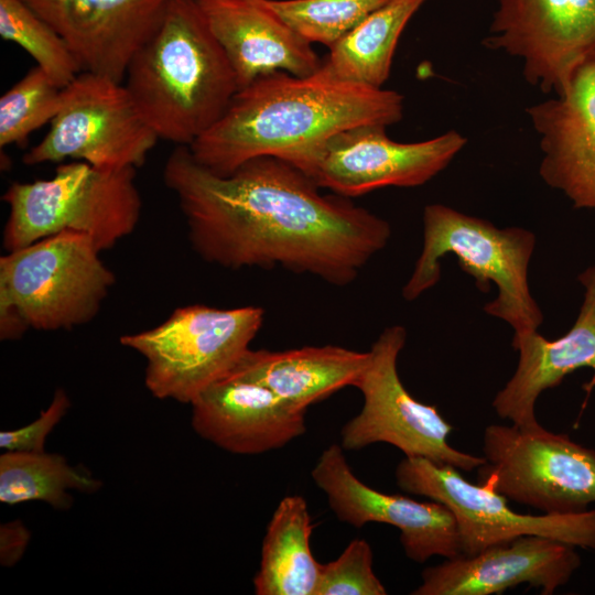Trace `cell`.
<instances>
[{
  "instance_id": "obj_1",
  "label": "cell",
  "mask_w": 595,
  "mask_h": 595,
  "mask_svg": "<svg viewBox=\"0 0 595 595\" xmlns=\"http://www.w3.org/2000/svg\"><path fill=\"white\" fill-rule=\"evenodd\" d=\"M192 249L221 268L281 267L336 286L354 282L391 237L387 220L350 198L322 194L303 171L259 156L228 175L176 145L163 169Z\"/></svg>"
},
{
  "instance_id": "obj_2",
  "label": "cell",
  "mask_w": 595,
  "mask_h": 595,
  "mask_svg": "<svg viewBox=\"0 0 595 595\" xmlns=\"http://www.w3.org/2000/svg\"><path fill=\"white\" fill-rule=\"evenodd\" d=\"M321 67V66H320ZM403 116V96L335 79L274 72L238 89L221 118L190 147L218 175L275 156L294 163L333 134L359 125L389 127Z\"/></svg>"
},
{
  "instance_id": "obj_3",
  "label": "cell",
  "mask_w": 595,
  "mask_h": 595,
  "mask_svg": "<svg viewBox=\"0 0 595 595\" xmlns=\"http://www.w3.org/2000/svg\"><path fill=\"white\" fill-rule=\"evenodd\" d=\"M125 79L158 138L184 147L221 118L239 89L197 0H170L160 26L136 53Z\"/></svg>"
},
{
  "instance_id": "obj_4",
  "label": "cell",
  "mask_w": 595,
  "mask_h": 595,
  "mask_svg": "<svg viewBox=\"0 0 595 595\" xmlns=\"http://www.w3.org/2000/svg\"><path fill=\"white\" fill-rule=\"evenodd\" d=\"M85 234L64 230L0 258V338L93 321L116 279Z\"/></svg>"
},
{
  "instance_id": "obj_5",
  "label": "cell",
  "mask_w": 595,
  "mask_h": 595,
  "mask_svg": "<svg viewBox=\"0 0 595 595\" xmlns=\"http://www.w3.org/2000/svg\"><path fill=\"white\" fill-rule=\"evenodd\" d=\"M422 220L423 247L402 289L404 300L413 301L432 289L441 278V259L454 255L482 292L495 283L498 294L484 306L487 314L509 324L515 335L538 331L543 315L528 280L537 240L533 232L522 227L498 228L443 204L426 205Z\"/></svg>"
},
{
  "instance_id": "obj_6",
  "label": "cell",
  "mask_w": 595,
  "mask_h": 595,
  "mask_svg": "<svg viewBox=\"0 0 595 595\" xmlns=\"http://www.w3.org/2000/svg\"><path fill=\"white\" fill-rule=\"evenodd\" d=\"M136 169L99 170L84 161L62 162L52 177L14 182L2 201L9 216L2 234L6 251L74 230L91 238L101 252L131 235L142 202Z\"/></svg>"
},
{
  "instance_id": "obj_7",
  "label": "cell",
  "mask_w": 595,
  "mask_h": 595,
  "mask_svg": "<svg viewBox=\"0 0 595 595\" xmlns=\"http://www.w3.org/2000/svg\"><path fill=\"white\" fill-rule=\"evenodd\" d=\"M263 321L260 306L191 304L175 309L155 327L122 335L119 342L145 359L144 385L154 398L191 404L207 387L229 376Z\"/></svg>"
},
{
  "instance_id": "obj_8",
  "label": "cell",
  "mask_w": 595,
  "mask_h": 595,
  "mask_svg": "<svg viewBox=\"0 0 595 595\" xmlns=\"http://www.w3.org/2000/svg\"><path fill=\"white\" fill-rule=\"evenodd\" d=\"M480 484L542 513L587 510L595 502V451L541 425L490 424L483 434Z\"/></svg>"
},
{
  "instance_id": "obj_9",
  "label": "cell",
  "mask_w": 595,
  "mask_h": 595,
  "mask_svg": "<svg viewBox=\"0 0 595 595\" xmlns=\"http://www.w3.org/2000/svg\"><path fill=\"white\" fill-rule=\"evenodd\" d=\"M407 340L402 325L386 327L371 345L369 361L356 388L364 397L360 412L340 430L344 451H359L375 443H388L405 457H423L470 472L485 463L453 447L452 425L434 405L418 401L398 374V357Z\"/></svg>"
},
{
  "instance_id": "obj_10",
  "label": "cell",
  "mask_w": 595,
  "mask_h": 595,
  "mask_svg": "<svg viewBox=\"0 0 595 595\" xmlns=\"http://www.w3.org/2000/svg\"><path fill=\"white\" fill-rule=\"evenodd\" d=\"M158 140L123 83L80 72L63 88L48 132L22 161L36 165L72 159L106 171L137 169Z\"/></svg>"
},
{
  "instance_id": "obj_11",
  "label": "cell",
  "mask_w": 595,
  "mask_h": 595,
  "mask_svg": "<svg viewBox=\"0 0 595 595\" xmlns=\"http://www.w3.org/2000/svg\"><path fill=\"white\" fill-rule=\"evenodd\" d=\"M400 489L445 505L453 513L462 555L521 536H543L575 548L595 550V509L564 515L512 510L489 484H473L457 468L423 457H404L396 468Z\"/></svg>"
},
{
  "instance_id": "obj_12",
  "label": "cell",
  "mask_w": 595,
  "mask_h": 595,
  "mask_svg": "<svg viewBox=\"0 0 595 595\" xmlns=\"http://www.w3.org/2000/svg\"><path fill=\"white\" fill-rule=\"evenodd\" d=\"M382 125H359L339 131L293 164L321 188L357 197L388 186L425 184L454 160L467 139L455 130L418 142L389 138Z\"/></svg>"
},
{
  "instance_id": "obj_13",
  "label": "cell",
  "mask_w": 595,
  "mask_h": 595,
  "mask_svg": "<svg viewBox=\"0 0 595 595\" xmlns=\"http://www.w3.org/2000/svg\"><path fill=\"white\" fill-rule=\"evenodd\" d=\"M484 44L518 58L528 84L556 95L595 57V0H497Z\"/></svg>"
},
{
  "instance_id": "obj_14",
  "label": "cell",
  "mask_w": 595,
  "mask_h": 595,
  "mask_svg": "<svg viewBox=\"0 0 595 595\" xmlns=\"http://www.w3.org/2000/svg\"><path fill=\"white\" fill-rule=\"evenodd\" d=\"M311 476L326 494L339 521L358 529L369 522L399 529L401 545L410 560L424 563L432 556L462 555L456 521L445 505L369 487L353 473L340 445L332 444L322 452Z\"/></svg>"
},
{
  "instance_id": "obj_15",
  "label": "cell",
  "mask_w": 595,
  "mask_h": 595,
  "mask_svg": "<svg viewBox=\"0 0 595 595\" xmlns=\"http://www.w3.org/2000/svg\"><path fill=\"white\" fill-rule=\"evenodd\" d=\"M67 44L80 72L122 83L170 0H22Z\"/></svg>"
},
{
  "instance_id": "obj_16",
  "label": "cell",
  "mask_w": 595,
  "mask_h": 595,
  "mask_svg": "<svg viewBox=\"0 0 595 595\" xmlns=\"http://www.w3.org/2000/svg\"><path fill=\"white\" fill-rule=\"evenodd\" d=\"M575 547L543 536H521L422 572L412 595H494L520 584L552 595L581 566Z\"/></svg>"
},
{
  "instance_id": "obj_17",
  "label": "cell",
  "mask_w": 595,
  "mask_h": 595,
  "mask_svg": "<svg viewBox=\"0 0 595 595\" xmlns=\"http://www.w3.org/2000/svg\"><path fill=\"white\" fill-rule=\"evenodd\" d=\"M527 112L539 136L541 178L574 208L595 212V57Z\"/></svg>"
},
{
  "instance_id": "obj_18",
  "label": "cell",
  "mask_w": 595,
  "mask_h": 595,
  "mask_svg": "<svg viewBox=\"0 0 595 595\" xmlns=\"http://www.w3.org/2000/svg\"><path fill=\"white\" fill-rule=\"evenodd\" d=\"M191 407L196 434L232 454L278 450L306 432V411L262 385L232 376L207 387Z\"/></svg>"
},
{
  "instance_id": "obj_19",
  "label": "cell",
  "mask_w": 595,
  "mask_h": 595,
  "mask_svg": "<svg viewBox=\"0 0 595 595\" xmlns=\"http://www.w3.org/2000/svg\"><path fill=\"white\" fill-rule=\"evenodd\" d=\"M244 88L274 72L309 76L322 58L267 0H197Z\"/></svg>"
},
{
  "instance_id": "obj_20",
  "label": "cell",
  "mask_w": 595,
  "mask_h": 595,
  "mask_svg": "<svg viewBox=\"0 0 595 595\" xmlns=\"http://www.w3.org/2000/svg\"><path fill=\"white\" fill-rule=\"evenodd\" d=\"M578 281L585 290L584 300L567 333L554 340L538 331L513 336L512 347L519 360L493 401L499 418L523 429L538 428L534 408L539 396L577 369L595 370V266L584 270Z\"/></svg>"
},
{
  "instance_id": "obj_21",
  "label": "cell",
  "mask_w": 595,
  "mask_h": 595,
  "mask_svg": "<svg viewBox=\"0 0 595 595\" xmlns=\"http://www.w3.org/2000/svg\"><path fill=\"white\" fill-rule=\"evenodd\" d=\"M369 361V351L335 345L286 350L248 349L229 376L262 385L298 409L355 387Z\"/></svg>"
},
{
  "instance_id": "obj_22",
  "label": "cell",
  "mask_w": 595,
  "mask_h": 595,
  "mask_svg": "<svg viewBox=\"0 0 595 595\" xmlns=\"http://www.w3.org/2000/svg\"><path fill=\"white\" fill-rule=\"evenodd\" d=\"M313 529L307 502L301 495L280 500L262 541L253 577L257 595H314L320 562L310 548Z\"/></svg>"
},
{
  "instance_id": "obj_23",
  "label": "cell",
  "mask_w": 595,
  "mask_h": 595,
  "mask_svg": "<svg viewBox=\"0 0 595 595\" xmlns=\"http://www.w3.org/2000/svg\"><path fill=\"white\" fill-rule=\"evenodd\" d=\"M426 0H390L329 47L321 69L331 77L383 88L399 39Z\"/></svg>"
},
{
  "instance_id": "obj_24",
  "label": "cell",
  "mask_w": 595,
  "mask_h": 595,
  "mask_svg": "<svg viewBox=\"0 0 595 595\" xmlns=\"http://www.w3.org/2000/svg\"><path fill=\"white\" fill-rule=\"evenodd\" d=\"M101 487V480L61 454L4 451L0 455V501L6 505L40 500L68 510L74 502L69 490L94 494Z\"/></svg>"
},
{
  "instance_id": "obj_25",
  "label": "cell",
  "mask_w": 595,
  "mask_h": 595,
  "mask_svg": "<svg viewBox=\"0 0 595 595\" xmlns=\"http://www.w3.org/2000/svg\"><path fill=\"white\" fill-rule=\"evenodd\" d=\"M0 35L25 50L62 88L80 73L64 40L22 0H0Z\"/></svg>"
},
{
  "instance_id": "obj_26",
  "label": "cell",
  "mask_w": 595,
  "mask_h": 595,
  "mask_svg": "<svg viewBox=\"0 0 595 595\" xmlns=\"http://www.w3.org/2000/svg\"><path fill=\"white\" fill-rule=\"evenodd\" d=\"M63 88L42 68H31L0 98V145L24 144L51 123L62 105Z\"/></svg>"
},
{
  "instance_id": "obj_27",
  "label": "cell",
  "mask_w": 595,
  "mask_h": 595,
  "mask_svg": "<svg viewBox=\"0 0 595 595\" xmlns=\"http://www.w3.org/2000/svg\"><path fill=\"white\" fill-rule=\"evenodd\" d=\"M390 0H267V4L311 44L332 47Z\"/></svg>"
},
{
  "instance_id": "obj_28",
  "label": "cell",
  "mask_w": 595,
  "mask_h": 595,
  "mask_svg": "<svg viewBox=\"0 0 595 595\" xmlns=\"http://www.w3.org/2000/svg\"><path fill=\"white\" fill-rule=\"evenodd\" d=\"M372 550L360 538L349 542L342 554L320 563L314 595H386L387 589L372 569Z\"/></svg>"
},
{
  "instance_id": "obj_29",
  "label": "cell",
  "mask_w": 595,
  "mask_h": 595,
  "mask_svg": "<svg viewBox=\"0 0 595 595\" xmlns=\"http://www.w3.org/2000/svg\"><path fill=\"white\" fill-rule=\"evenodd\" d=\"M71 408V399L63 388L54 392L50 405L25 426L0 432V448L4 451L44 452L46 437Z\"/></svg>"
},
{
  "instance_id": "obj_30",
  "label": "cell",
  "mask_w": 595,
  "mask_h": 595,
  "mask_svg": "<svg viewBox=\"0 0 595 595\" xmlns=\"http://www.w3.org/2000/svg\"><path fill=\"white\" fill-rule=\"evenodd\" d=\"M31 532L21 520H12L0 526V564L4 567L15 565L23 556Z\"/></svg>"
}]
</instances>
